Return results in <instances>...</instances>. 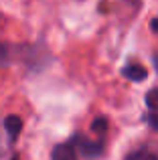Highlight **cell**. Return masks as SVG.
Listing matches in <instances>:
<instances>
[{
	"instance_id": "cell-12",
	"label": "cell",
	"mask_w": 158,
	"mask_h": 160,
	"mask_svg": "<svg viewBox=\"0 0 158 160\" xmlns=\"http://www.w3.org/2000/svg\"><path fill=\"white\" fill-rule=\"evenodd\" d=\"M10 160H18V156H12V158H10Z\"/></svg>"
},
{
	"instance_id": "cell-5",
	"label": "cell",
	"mask_w": 158,
	"mask_h": 160,
	"mask_svg": "<svg viewBox=\"0 0 158 160\" xmlns=\"http://www.w3.org/2000/svg\"><path fill=\"white\" fill-rule=\"evenodd\" d=\"M122 75L126 79H130V81H144L148 77V71L142 65H128L122 69Z\"/></svg>"
},
{
	"instance_id": "cell-10",
	"label": "cell",
	"mask_w": 158,
	"mask_h": 160,
	"mask_svg": "<svg viewBox=\"0 0 158 160\" xmlns=\"http://www.w3.org/2000/svg\"><path fill=\"white\" fill-rule=\"evenodd\" d=\"M150 28H152V32H156V35H158V16H156V18H152Z\"/></svg>"
},
{
	"instance_id": "cell-9",
	"label": "cell",
	"mask_w": 158,
	"mask_h": 160,
	"mask_svg": "<svg viewBox=\"0 0 158 160\" xmlns=\"http://www.w3.org/2000/svg\"><path fill=\"white\" fill-rule=\"evenodd\" d=\"M8 63V47L0 43V67H4Z\"/></svg>"
},
{
	"instance_id": "cell-3",
	"label": "cell",
	"mask_w": 158,
	"mask_h": 160,
	"mask_svg": "<svg viewBox=\"0 0 158 160\" xmlns=\"http://www.w3.org/2000/svg\"><path fill=\"white\" fill-rule=\"evenodd\" d=\"M51 160H77V152L69 142L57 144L51 152Z\"/></svg>"
},
{
	"instance_id": "cell-1",
	"label": "cell",
	"mask_w": 158,
	"mask_h": 160,
	"mask_svg": "<svg viewBox=\"0 0 158 160\" xmlns=\"http://www.w3.org/2000/svg\"><path fill=\"white\" fill-rule=\"evenodd\" d=\"M69 144L75 148V152H79L83 158H87V160H95V158H99V156L103 154V150H106L103 138H97V140H89V138L83 136V134H73L71 140H69Z\"/></svg>"
},
{
	"instance_id": "cell-6",
	"label": "cell",
	"mask_w": 158,
	"mask_h": 160,
	"mask_svg": "<svg viewBox=\"0 0 158 160\" xmlns=\"http://www.w3.org/2000/svg\"><path fill=\"white\" fill-rule=\"evenodd\" d=\"M106 130H107V120L106 118H95V120L91 122V132L99 134V138H103Z\"/></svg>"
},
{
	"instance_id": "cell-2",
	"label": "cell",
	"mask_w": 158,
	"mask_h": 160,
	"mask_svg": "<svg viewBox=\"0 0 158 160\" xmlns=\"http://www.w3.org/2000/svg\"><path fill=\"white\" fill-rule=\"evenodd\" d=\"M124 160H158V146L154 144H144L140 148L128 152Z\"/></svg>"
},
{
	"instance_id": "cell-4",
	"label": "cell",
	"mask_w": 158,
	"mask_h": 160,
	"mask_svg": "<svg viewBox=\"0 0 158 160\" xmlns=\"http://www.w3.org/2000/svg\"><path fill=\"white\" fill-rule=\"evenodd\" d=\"M4 128H6V134H8V140L10 142H16L20 136V130H22V120L18 116H6L4 120Z\"/></svg>"
},
{
	"instance_id": "cell-8",
	"label": "cell",
	"mask_w": 158,
	"mask_h": 160,
	"mask_svg": "<svg viewBox=\"0 0 158 160\" xmlns=\"http://www.w3.org/2000/svg\"><path fill=\"white\" fill-rule=\"evenodd\" d=\"M144 120H146V124L150 126L152 130L158 132V109H148V113L144 116Z\"/></svg>"
},
{
	"instance_id": "cell-11",
	"label": "cell",
	"mask_w": 158,
	"mask_h": 160,
	"mask_svg": "<svg viewBox=\"0 0 158 160\" xmlns=\"http://www.w3.org/2000/svg\"><path fill=\"white\" fill-rule=\"evenodd\" d=\"M154 65H156V71H158V55H154Z\"/></svg>"
},
{
	"instance_id": "cell-7",
	"label": "cell",
	"mask_w": 158,
	"mask_h": 160,
	"mask_svg": "<svg viewBox=\"0 0 158 160\" xmlns=\"http://www.w3.org/2000/svg\"><path fill=\"white\" fill-rule=\"evenodd\" d=\"M146 106L148 109H158V87H154V89H150L146 93Z\"/></svg>"
}]
</instances>
